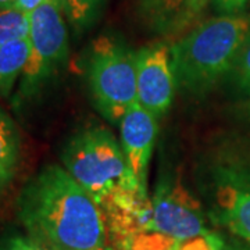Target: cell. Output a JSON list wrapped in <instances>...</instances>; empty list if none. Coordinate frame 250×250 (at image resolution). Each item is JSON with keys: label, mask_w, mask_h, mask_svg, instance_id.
I'll list each match as a JSON object with an SVG mask.
<instances>
[{"label": "cell", "mask_w": 250, "mask_h": 250, "mask_svg": "<svg viewBox=\"0 0 250 250\" xmlns=\"http://www.w3.org/2000/svg\"><path fill=\"white\" fill-rule=\"evenodd\" d=\"M18 215L29 236L54 250L106 246L100 206L62 166L50 164L28 182L18 200Z\"/></svg>", "instance_id": "6da1fadb"}, {"label": "cell", "mask_w": 250, "mask_h": 250, "mask_svg": "<svg viewBox=\"0 0 250 250\" xmlns=\"http://www.w3.org/2000/svg\"><path fill=\"white\" fill-rule=\"evenodd\" d=\"M249 34L248 14H221L199 24L170 49L177 85L193 93L210 89L232 71Z\"/></svg>", "instance_id": "7a4b0ae2"}, {"label": "cell", "mask_w": 250, "mask_h": 250, "mask_svg": "<svg viewBox=\"0 0 250 250\" xmlns=\"http://www.w3.org/2000/svg\"><path fill=\"white\" fill-rule=\"evenodd\" d=\"M64 168L102 207L125 193H145L126 161L121 143L104 128L75 134L62 153Z\"/></svg>", "instance_id": "3957f363"}, {"label": "cell", "mask_w": 250, "mask_h": 250, "mask_svg": "<svg viewBox=\"0 0 250 250\" xmlns=\"http://www.w3.org/2000/svg\"><path fill=\"white\" fill-rule=\"evenodd\" d=\"M88 77L99 111L120 124L136 102V53L111 38H99L90 52Z\"/></svg>", "instance_id": "277c9868"}, {"label": "cell", "mask_w": 250, "mask_h": 250, "mask_svg": "<svg viewBox=\"0 0 250 250\" xmlns=\"http://www.w3.org/2000/svg\"><path fill=\"white\" fill-rule=\"evenodd\" d=\"M62 0H45L29 13L31 54L21 75L18 98L36 93L56 75L68 57V34L64 20Z\"/></svg>", "instance_id": "5b68a950"}, {"label": "cell", "mask_w": 250, "mask_h": 250, "mask_svg": "<svg viewBox=\"0 0 250 250\" xmlns=\"http://www.w3.org/2000/svg\"><path fill=\"white\" fill-rule=\"evenodd\" d=\"M149 231L172 245L208 233L199 203L171 181H163L156 189Z\"/></svg>", "instance_id": "8992f818"}, {"label": "cell", "mask_w": 250, "mask_h": 250, "mask_svg": "<svg viewBox=\"0 0 250 250\" xmlns=\"http://www.w3.org/2000/svg\"><path fill=\"white\" fill-rule=\"evenodd\" d=\"M175 77L170 49L164 45L143 47L136 52V102L156 117L170 108Z\"/></svg>", "instance_id": "52a82bcc"}, {"label": "cell", "mask_w": 250, "mask_h": 250, "mask_svg": "<svg viewBox=\"0 0 250 250\" xmlns=\"http://www.w3.org/2000/svg\"><path fill=\"white\" fill-rule=\"evenodd\" d=\"M121 146L138 185L146 190V175L157 135V117L134 102L120 121Z\"/></svg>", "instance_id": "ba28073f"}, {"label": "cell", "mask_w": 250, "mask_h": 250, "mask_svg": "<svg viewBox=\"0 0 250 250\" xmlns=\"http://www.w3.org/2000/svg\"><path fill=\"white\" fill-rule=\"evenodd\" d=\"M211 0H139L143 21L157 34H174L190 25Z\"/></svg>", "instance_id": "9c48e42d"}, {"label": "cell", "mask_w": 250, "mask_h": 250, "mask_svg": "<svg viewBox=\"0 0 250 250\" xmlns=\"http://www.w3.org/2000/svg\"><path fill=\"white\" fill-rule=\"evenodd\" d=\"M217 197L225 225L250 242V190L224 187Z\"/></svg>", "instance_id": "30bf717a"}, {"label": "cell", "mask_w": 250, "mask_h": 250, "mask_svg": "<svg viewBox=\"0 0 250 250\" xmlns=\"http://www.w3.org/2000/svg\"><path fill=\"white\" fill-rule=\"evenodd\" d=\"M21 156V138L9 114L0 108V196L16 178Z\"/></svg>", "instance_id": "8fae6325"}, {"label": "cell", "mask_w": 250, "mask_h": 250, "mask_svg": "<svg viewBox=\"0 0 250 250\" xmlns=\"http://www.w3.org/2000/svg\"><path fill=\"white\" fill-rule=\"evenodd\" d=\"M31 54L29 39H18L0 47V96L6 98L21 78Z\"/></svg>", "instance_id": "7c38bea8"}, {"label": "cell", "mask_w": 250, "mask_h": 250, "mask_svg": "<svg viewBox=\"0 0 250 250\" xmlns=\"http://www.w3.org/2000/svg\"><path fill=\"white\" fill-rule=\"evenodd\" d=\"M29 35V14L14 7L0 9V47Z\"/></svg>", "instance_id": "4fadbf2b"}, {"label": "cell", "mask_w": 250, "mask_h": 250, "mask_svg": "<svg viewBox=\"0 0 250 250\" xmlns=\"http://www.w3.org/2000/svg\"><path fill=\"white\" fill-rule=\"evenodd\" d=\"M104 0H62L64 13L72 27L82 31L93 24Z\"/></svg>", "instance_id": "5bb4252c"}, {"label": "cell", "mask_w": 250, "mask_h": 250, "mask_svg": "<svg viewBox=\"0 0 250 250\" xmlns=\"http://www.w3.org/2000/svg\"><path fill=\"white\" fill-rule=\"evenodd\" d=\"M232 71L238 85L242 89L250 92V34L238 54Z\"/></svg>", "instance_id": "9a60e30c"}, {"label": "cell", "mask_w": 250, "mask_h": 250, "mask_svg": "<svg viewBox=\"0 0 250 250\" xmlns=\"http://www.w3.org/2000/svg\"><path fill=\"white\" fill-rule=\"evenodd\" d=\"M223 241L211 233H206L193 239L178 243L172 250H223Z\"/></svg>", "instance_id": "2e32d148"}, {"label": "cell", "mask_w": 250, "mask_h": 250, "mask_svg": "<svg viewBox=\"0 0 250 250\" xmlns=\"http://www.w3.org/2000/svg\"><path fill=\"white\" fill-rule=\"evenodd\" d=\"M0 250H54L43 242L38 241L29 235L11 236L0 245Z\"/></svg>", "instance_id": "e0dca14e"}, {"label": "cell", "mask_w": 250, "mask_h": 250, "mask_svg": "<svg viewBox=\"0 0 250 250\" xmlns=\"http://www.w3.org/2000/svg\"><path fill=\"white\" fill-rule=\"evenodd\" d=\"M250 0H211L214 9L221 14H241Z\"/></svg>", "instance_id": "ac0fdd59"}, {"label": "cell", "mask_w": 250, "mask_h": 250, "mask_svg": "<svg viewBox=\"0 0 250 250\" xmlns=\"http://www.w3.org/2000/svg\"><path fill=\"white\" fill-rule=\"evenodd\" d=\"M45 0H16V4H14V9L20 10L22 13H32L34 10L38 9Z\"/></svg>", "instance_id": "d6986e66"}, {"label": "cell", "mask_w": 250, "mask_h": 250, "mask_svg": "<svg viewBox=\"0 0 250 250\" xmlns=\"http://www.w3.org/2000/svg\"><path fill=\"white\" fill-rule=\"evenodd\" d=\"M16 0H0V9H9V7H14Z\"/></svg>", "instance_id": "ffe728a7"}, {"label": "cell", "mask_w": 250, "mask_h": 250, "mask_svg": "<svg viewBox=\"0 0 250 250\" xmlns=\"http://www.w3.org/2000/svg\"><path fill=\"white\" fill-rule=\"evenodd\" d=\"M95 250H110V249L106 248V246H103V248H99V249H95Z\"/></svg>", "instance_id": "44dd1931"}]
</instances>
